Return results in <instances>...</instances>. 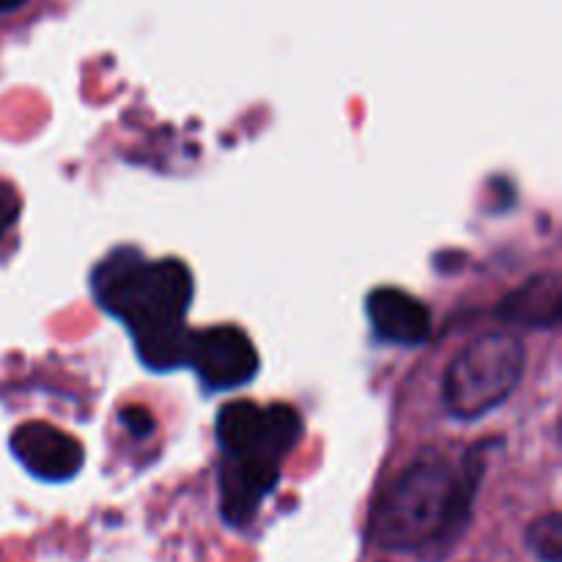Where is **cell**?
I'll list each match as a JSON object with an SVG mask.
<instances>
[{"label":"cell","mask_w":562,"mask_h":562,"mask_svg":"<svg viewBox=\"0 0 562 562\" xmlns=\"http://www.w3.org/2000/svg\"><path fill=\"white\" fill-rule=\"evenodd\" d=\"M184 366L195 371L209 393H220L252 382L261 360L247 333L231 324H220V327L190 333Z\"/></svg>","instance_id":"5b68a950"},{"label":"cell","mask_w":562,"mask_h":562,"mask_svg":"<svg viewBox=\"0 0 562 562\" xmlns=\"http://www.w3.org/2000/svg\"><path fill=\"white\" fill-rule=\"evenodd\" d=\"M220 514L231 527H245L256 519L263 499L278 488L280 470L252 461L223 459L217 467Z\"/></svg>","instance_id":"52a82bcc"},{"label":"cell","mask_w":562,"mask_h":562,"mask_svg":"<svg viewBox=\"0 0 562 562\" xmlns=\"http://www.w3.org/2000/svg\"><path fill=\"white\" fill-rule=\"evenodd\" d=\"M527 547L541 562H562V516L543 514L527 527Z\"/></svg>","instance_id":"30bf717a"},{"label":"cell","mask_w":562,"mask_h":562,"mask_svg":"<svg viewBox=\"0 0 562 562\" xmlns=\"http://www.w3.org/2000/svg\"><path fill=\"white\" fill-rule=\"evenodd\" d=\"M121 426L137 439H148L157 431V420H154L151 412L143 409V406H126V409H121Z\"/></svg>","instance_id":"7c38bea8"},{"label":"cell","mask_w":562,"mask_h":562,"mask_svg":"<svg viewBox=\"0 0 562 562\" xmlns=\"http://www.w3.org/2000/svg\"><path fill=\"white\" fill-rule=\"evenodd\" d=\"M527 349L519 335L494 329L467 344L442 379L445 412L456 420H481L499 409L525 379Z\"/></svg>","instance_id":"3957f363"},{"label":"cell","mask_w":562,"mask_h":562,"mask_svg":"<svg viewBox=\"0 0 562 562\" xmlns=\"http://www.w3.org/2000/svg\"><path fill=\"white\" fill-rule=\"evenodd\" d=\"M373 333L395 346H423L431 338V313L417 296L401 289H373L366 300Z\"/></svg>","instance_id":"ba28073f"},{"label":"cell","mask_w":562,"mask_h":562,"mask_svg":"<svg viewBox=\"0 0 562 562\" xmlns=\"http://www.w3.org/2000/svg\"><path fill=\"white\" fill-rule=\"evenodd\" d=\"M223 459L283 470L285 459L302 439V417L285 404L258 406L252 401H231L214 423Z\"/></svg>","instance_id":"277c9868"},{"label":"cell","mask_w":562,"mask_h":562,"mask_svg":"<svg viewBox=\"0 0 562 562\" xmlns=\"http://www.w3.org/2000/svg\"><path fill=\"white\" fill-rule=\"evenodd\" d=\"M562 313V283L558 272H543L510 291L497 305V316L530 329H554Z\"/></svg>","instance_id":"9c48e42d"},{"label":"cell","mask_w":562,"mask_h":562,"mask_svg":"<svg viewBox=\"0 0 562 562\" xmlns=\"http://www.w3.org/2000/svg\"><path fill=\"white\" fill-rule=\"evenodd\" d=\"M27 0H0V14H9V11H16L22 9Z\"/></svg>","instance_id":"4fadbf2b"},{"label":"cell","mask_w":562,"mask_h":562,"mask_svg":"<svg viewBox=\"0 0 562 562\" xmlns=\"http://www.w3.org/2000/svg\"><path fill=\"white\" fill-rule=\"evenodd\" d=\"M91 289L99 305L130 329L143 366L157 373L184 366L187 313L195 294L184 261H148L132 247H119L97 263Z\"/></svg>","instance_id":"7a4b0ae2"},{"label":"cell","mask_w":562,"mask_h":562,"mask_svg":"<svg viewBox=\"0 0 562 562\" xmlns=\"http://www.w3.org/2000/svg\"><path fill=\"white\" fill-rule=\"evenodd\" d=\"M20 212H22L20 192H16L14 184L0 179V239L14 228L16 220H20Z\"/></svg>","instance_id":"8fae6325"},{"label":"cell","mask_w":562,"mask_h":562,"mask_svg":"<svg viewBox=\"0 0 562 562\" xmlns=\"http://www.w3.org/2000/svg\"><path fill=\"white\" fill-rule=\"evenodd\" d=\"M11 453L33 477L47 483L71 481L82 470V445L42 420L22 423L11 431Z\"/></svg>","instance_id":"8992f818"},{"label":"cell","mask_w":562,"mask_h":562,"mask_svg":"<svg viewBox=\"0 0 562 562\" xmlns=\"http://www.w3.org/2000/svg\"><path fill=\"white\" fill-rule=\"evenodd\" d=\"M483 475L481 448L470 450L461 467L439 450H423L376 499L368 541L384 552H417L423 562H442L470 530Z\"/></svg>","instance_id":"6da1fadb"}]
</instances>
